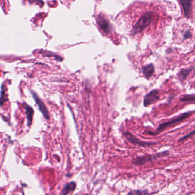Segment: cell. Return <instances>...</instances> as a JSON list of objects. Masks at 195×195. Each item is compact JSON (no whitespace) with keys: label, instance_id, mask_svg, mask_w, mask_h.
Segmentation results:
<instances>
[{"label":"cell","instance_id":"6da1fadb","mask_svg":"<svg viewBox=\"0 0 195 195\" xmlns=\"http://www.w3.org/2000/svg\"><path fill=\"white\" fill-rule=\"evenodd\" d=\"M153 18V13L152 12H149L144 13L140 17L138 22L133 27L131 34L132 35H137L142 32L150 24Z\"/></svg>","mask_w":195,"mask_h":195},{"label":"cell","instance_id":"7a4b0ae2","mask_svg":"<svg viewBox=\"0 0 195 195\" xmlns=\"http://www.w3.org/2000/svg\"><path fill=\"white\" fill-rule=\"evenodd\" d=\"M193 113V112H186V113H184L181 115H179L177 117L172 119V120L168 121L165 122L161 123L159 126L158 127V128L156 130V131L154 132H146L149 135H157L158 134L160 133L161 132H162L164 130H165L166 128L169 126H172L173 125L177 124L178 122H182L184 120H185V119L189 118L190 116H191L192 113Z\"/></svg>","mask_w":195,"mask_h":195},{"label":"cell","instance_id":"3957f363","mask_svg":"<svg viewBox=\"0 0 195 195\" xmlns=\"http://www.w3.org/2000/svg\"><path fill=\"white\" fill-rule=\"evenodd\" d=\"M169 155V150H166L161 152H158L153 155H145L138 156L132 161V164L136 166H143L149 162L156 160L157 159L163 158Z\"/></svg>","mask_w":195,"mask_h":195},{"label":"cell","instance_id":"277c9868","mask_svg":"<svg viewBox=\"0 0 195 195\" xmlns=\"http://www.w3.org/2000/svg\"><path fill=\"white\" fill-rule=\"evenodd\" d=\"M124 136L126 138V140L131 143L139 147H147L151 145H156L157 143L153 142H147L139 140L138 138L134 136L132 133L129 132H125L124 133Z\"/></svg>","mask_w":195,"mask_h":195},{"label":"cell","instance_id":"5b68a950","mask_svg":"<svg viewBox=\"0 0 195 195\" xmlns=\"http://www.w3.org/2000/svg\"><path fill=\"white\" fill-rule=\"evenodd\" d=\"M96 21L100 28L105 33H110L112 32V26L109 20L101 14H98Z\"/></svg>","mask_w":195,"mask_h":195},{"label":"cell","instance_id":"8992f818","mask_svg":"<svg viewBox=\"0 0 195 195\" xmlns=\"http://www.w3.org/2000/svg\"><path fill=\"white\" fill-rule=\"evenodd\" d=\"M159 99V91L158 89L152 90L148 94H147L144 98V106L147 107L150 105L156 102Z\"/></svg>","mask_w":195,"mask_h":195},{"label":"cell","instance_id":"52a82bcc","mask_svg":"<svg viewBox=\"0 0 195 195\" xmlns=\"http://www.w3.org/2000/svg\"><path fill=\"white\" fill-rule=\"evenodd\" d=\"M31 93L33 96V98H35L36 103L38 104L39 109L40 110L41 112H42V115L46 119L48 120L49 119V112H48V110L47 109L45 105L44 104L43 101L41 100L40 98H39V96L37 95V94L35 93V92L32 91Z\"/></svg>","mask_w":195,"mask_h":195},{"label":"cell","instance_id":"ba28073f","mask_svg":"<svg viewBox=\"0 0 195 195\" xmlns=\"http://www.w3.org/2000/svg\"><path fill=\"white\" fill-rule=\"evenodd\" d=\"M180 2L183 8L184 12L185 17L188 18H190L191 17V14H192L193 1L192 0H180Z\"/></svg>","mask_w":195,"mask_h":195},{"label":"cell","instance_id":"9c48e42d","mask_svg":"<svg viewBox=\"0 0 195 195\" xmlns=\"http://www.w3.org/2000/svg\"><path fill=\"white\" fill-rule=\"evenodd\" d=\"M155 70V67L152 63L145 65L142 68V72L143 75L147 79L150 78V77L153 75Z\"/></svg>","mask_w":195,"mask_h":195},{"label":"cell","instance_id":"30bf717a","mask_svg":"<svg viewBox=\"0 0 195 195\" xmlns=\"http://www.w3.org/2000/svg\"><path fill=\"white\" fill-rule=\"evenodd\" d=\"M76 187V184L75 183V182L72 181L69 183L67 184L64 186L63 189H62L61 195H68L70 192L75 190Z\"/></svg>","mask_w":195,"mask_h":195},{"label":"cell","instance_id":"8fae6325","mask_svg":"<svg viewBox=\"0 0 195 195\" xmlns=\"http://www.w3.org/2000/svg\"><path fill=\"white\" fill-rule=\"evenodd\" d=\"M192 68H186V69H182L178 74V79L180 80L184 81L185 80L188 76L189 75V73L191 72L192 70Z\"/></svg>","mask_w":195,"mask_h":195},{"label":"cell","instance_id":"7c38bea8","mask_svg":"<svg viewBox=\"0 0 195 195\" xmlns=\"http://www.w3.org/2000/svg\"><path fill=\"white\" fill-rule=\"evenodd\" d=\"M26 113L28 119V126H30L33 120V109H32V107H30L29 105H26Z\"/></svg>","mask_w":195,"mask_h":195},{"label":"cell","instance_id":"4fadbf2b","mask_svg":"<svg viewBox=\"0 0 195 195\" xmlns=\"http://www.w3.org/2000/svg\"><path fill=\"white\" fill-rule=\"evenodd\" d=\"M128 195H149V193L147 189H138L130 191Z\"/></svg>","mask_w":195,"mask_h":195},{"label":"cell","instance_id":"5bb4252c","mask_svg":"<svg viewBox=\"0 0 195 195\" xmlns=\"http://www.w3.org/2000/svg\"><path fill=\"white\" fill-rule=\"evenodd\" d=\"M180 101L183 102H194L195 96L194 95H186L180 99Z\"/></svg>","mask_w":195,"mask_h":195},{"label":"cell","instance_id":"9a60e30c","mask_svg":"<svg viewBox=\"0 0 195 195\" xmlns=\"http://www.w3.org/2000/svg\"><path fill=\"white\" fill-rule=\"evenodd\" d=\"M194 134H195V131L193 130V131H192V132L189 133L188 134H187V135H185V136H184L183 137V138H181L179 140V141H184V140H187L188 138H190V137L193 136L194 135Z\"/></svg>","mask_w":195,"mask_h":195},{"label":"cell","instance_id":"2e32d148","mask_svg":"<svg viewBox=\"0 0 195 195\" xmlns=\"http://www.w3.org/2000/svg\"><path fill=\"white\" fill-rule=\"evenodd\" d=\"M190 36V32L188 30V31H187V32L185 33V35H184V39H187L189 38Z\"/></svg>","mask_w":195,"mask_h":195}]
</instances>
